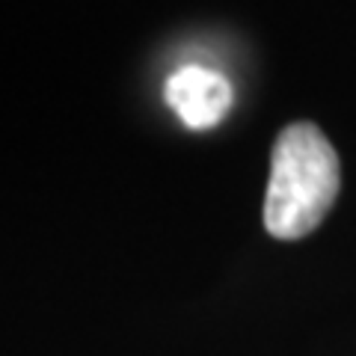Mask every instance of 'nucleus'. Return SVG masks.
<instances>
[{"instance_id": "1", "label": "nucleus", "mask_w": 356, "mask_h": 356, "mask_svg": "<svg viewBox=\"0 0 356 356\" xmlns=\"http://www.w3.org/2000/svg\"><path fill=\"white\" fill-rule=\"evenodd\" d=\"M341 187L339 154L312 122L288 125L270 154L264 226L273 238L297 241L321 226Z\"/></svg>"}, {"instance_id": "2", "label": "nucleus", "mask_w": 356, "mask_h": 356, "mask_svg": "<svg viewBox=\"0 0 356 356\" xmlns=\"http://www.w3.org/2000/svg\"><path fill=\"white\" fill-rule=\"evenodd\" d=\"M166 104L193 131L214 128L232 107V83L205 65H184L166 81Z\"/></svg>"}]
</instances>
